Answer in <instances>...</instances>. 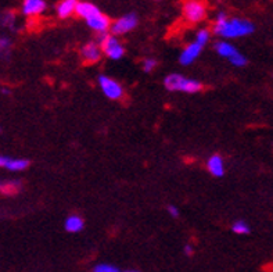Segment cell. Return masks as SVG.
<instances>
[{
    "label": "cell",
    "instance_id": "5bb4252c",
    "mask_svg": "<svg viewBox=\"0 0 273 272\" xmlns=\"http://www.w3.org/2000/svg\"><path fill=\"white\" fill-rule=\"evenodd\" d=\"M215 50H216V53H218L220 57H225L228 60L239 53V50L236 49L232 43L226 42V40H219V42H216V43H215Z\"/></svg>",
    "mask_w": 273,
    "mask_h": 272
},
{
    "label": "cell",
    "instance_id": "e0dca14e",
    "mask_svg": "<svg viewBox=\"0 0 273 272\" xmlns=\"http://www.w3.org/2000/svg\"><path fill=\"white\" fill-rule=\"evenodd\" d=\"M29 167V161L25 158H9L5 168L10 171H24Z\"/></svg>",
    "mask_w": 273,
    "mask_h": 272
},
{
    "label": "cell",
    "instance_id": "d4e9b609",
    "mask_svg": "<svg viewBox=\"0 0 273 272\" xmlns=\"http://www.w3.org/2000/svg\"><path fill=\"white\" fill-rule=\"evenodd\" d=\"M185 254H186V256H192V254H193V247L190 245L185 246Z\"/></svg>",
    "mask_w": 273,
    "mask_h": 272
},
{
    "label": "cell",
    "instance_id": "9a60e30c",
    "mask_svg": "<svg viewBox=\"0 0 273 272\" xmlns=\"http://www.w3.org/2000/svg\"><path fill=\"white\" fill-rule=\"evenodd\" d=\"M65 231H68L71 234H76L83 229V219L79 215H70L65 219Z\"/></svg>",
    "mask_w": 273,
    "mask_h": 272
},
{
    "label": "cell",
    "instance_id": "9c48e42d",
    "mask_svg": "<svg viewBox=\"0 0 273 272\" xmlns=\"http://www.w3.org/2000/svg\"><path fill=\"white\" fill-rule=\"evenodd\" d=\"M203 46L201 44H198L197 42H193V43L188 44L185 50L182 52V55L179 56V63L182 64V66H190L192 63L196 61L198 56L201 55V52H203Z\"/></svg>",
    "mask_w": 273,
    "mask_h": 272
},
{
    "label": "cell",
    "instance_id": "ac0fdd59",
    "mask_svg": "<svg viewBox=\"0 0 273 272\" xmlns=\"http://www.w3.org/2000/svg\"><path fill=\"white\" fill-rule=\"evenodd\" d=\"M209 39H211V32H209L208 29L203 28V29H198L197 31V33H196V40H194V42H197L198 44H201L204 48V46L209 42Z\"/></svg>",
    "mask_w": 273,
    "mask_h": 272
},
{
    "label": "cell",
    "instance_id": "83f0119b",
    "mask_svg": "<svg viewBox=\"0 0 273 272\" xmlns=\"http://www.w3.org/2000/svg\"><path fill=\"white\" fill-rule=\"evenodd\" d=\"M157 2H160V0H157Z\"/></svg>",
    "mask_w": 273,
    "mask_h": 272
},
{
    "label": "cell",
    "instance_id": "d6986e66",
    "mask_svg": "<svg viewBox=\"0 0 273 272\" xmlns=\"http://www.w3.org/2000/svg\"><path fill=\"white\" fill-rule=\"evenodd\" d=\"M232 231L237 235H247L250 234V226H248V223L246 221H236L233 225H232Z\"/></svg>",
    "mask_w": 273,
    "mask_h": 272
},
{
    "label": "cell",
    "instance_id": "30bf717a",
    "mask_svg": "<svg viewBox=\"0 0 273 272\" xmlns=\"http://www.w3.org/2000/svg\"><path fill=\"white\" fill-rule=\"evenodd\" d=\"M80 55H82V59L87 63H97L102 59V49L96 42H89L82 48Z\"/></svg>",
    "mask_w": 273,
    "mask_h": 272
},
{
    "label": "cell",
    "instance_id": "8992f818",
    "mask_svg": "<svg viewBox=\"0 0 273 272\" xmlns=\"http://www.w3.org/2000/svg\"><path fill=\"white\" fill-rule=\"evenodd\" d=\"M99 83L102 87L103 93L111 100H118L123 96V89L119 85V82H117L113 78H110L107 75L99 76Z\"/></svg>",
    "mask_w": 273,
    "mask_h": 272
},
{
    "label": "cell",
    "instance_id": "2e32d148",
    "mask_svg": "<svg viewBox=\"0 0 273 272\" xmlns=\"http://www.w3.org/2000/svg\"><path fill=\"white\" fill-rule=\"evenodd\" d=\"M20 191H21V182H18V180L0 182V192L5 195H16Z\"/></svg>",
    "mask_w": 273,
    "mask_h": 272
},
{
    "label": "cell",
    "instance_id": "5b68a950",
    "mask_svg": "<svg viewBox=\"0 0 273 272\" xmlns=\"http://www.w3.org/2000/svg\"><path fill=\"white\" fill-rule=\"evenodd\" d=\"M139 24V18L133 13H129L125 16L119 17L118 20L111 22V27H110V32L114 36H121L125 33H129L130 31H133L134 28L138 27Z\"/></svg>",
    "mask_w": 273,
    "mask_h": 272
},
{
    "label": "cell",
    "instance_id": "cb8c5ba5",
    "mask_svg": "<svg viewBox=\"0 0 273 272\" xmlns=\"http://www.w3.org/2000/svg\"><path fill=\"white\" fill-rule=\"evenodd\" d=\"M168 212H169V215H172L173 218L179 217V210H177V208L175 206L168 207Z\"/></svg>",
    "mask_w": 273,
    "mask_h": 272
},
{
    "label": "cell",
    "instance_id": "7402d4cb",
    "mask_svg": "<svg viewBox=\"0 0 273 272\" xmlns=\"http://www.w3.org/2000/svg\"><path fill=\"white\" fill-rule=\"evenodd\" d=\"M157 67V61L154 59H146L143 61V70L145 72H151Z\"/></svg>",
    "mask_w": 273,
    "mask_h": 272
},
{
    "label": "cell",
    "instance_id": "7a4b0ae2",
    "mask_svg": "<svg viewBox=\"0 0 273 272\" xmlns=\"http://www.w3.org/2000/svg\"><path fill=\"white\" fill-rule=\"evenodd\" d=\"M164 85L169 92L197 93L203 89V85L196 79H190L180 74H169L164 79Z\"/></svg>",
    "mask_w": 273,
    "mask_h": 272
},
{
    "label": "cell",
    "instance_id": "603a6c76",
    "mask_svg": "<svg viewBox=\"0 0 273 272\" xmlns=\"http://www.w3.org/2000/svg\"><path fill=\"white\" fill-rule=\"evenodd\" d=\"M11 46V42L9 38H0V52H5Z\"/></svg>",
    "mask_w": 273,
    "mask_h": 272
},
{
    "label": "cell",
    "instance_id": "8fae6325",
    "mask_svg": "<svg viewBox=\"0 0 273 272\" xmlns=\"http://www.w3.org/2000/svg\"><path fill=\"white\" fill-rule=\"evenodd\" d=\"M79 0H60L57 6H56V14L59 16V18L65 20L72 14H75L76 5Z\"/></svg>",
    "mask_w": 273,
    "mask_h": 272
},
{
    "label": "cell",
    "instance_id": "4fadbf2b",
    "mask_svg": "<svg viewBox=\"0 0 273 272\" xmlns=\"http://www.w3.org/2000/svg\"><path fill=\"white\" fill-rule=\"evenodd\" d=\"M99 10H100V9H99L96 5L90 3V2H83V0H79V2H78V5H76L75 14L79 17V18L86 20V18H89L90 16H93V14Z\"/></svg>",
    "mask_w": 273,
    "mask_h": 272
},
{
    "label": "cell",
    "instance_id": "ba28073f",
    "mask_svg": "<svg viewBox=\"0 0 273 272\" xmlns=\"http://www.w3.org/2000/svg\"><path fill=\"white\" fill-rule=\"evenodd\" d=\"M46 7V0H22L21 11L24 16L36 17L43 14Z\"/></svg>",
    "mask_w": 273,
    "mask_h": 272
},
{
    "label": "cell",
    "instance_id": "3957f363",
    "mask_svg": "<svg viewBox=\"0 0 273 272\" xmlns=\"http://www.w3.org/2000/svg\"><path fill=\"white\" fill-rule=\"evenodd\" d=\"M99 46L103 50V53L111 60H121L125 55V48L118 40L117 36L111 33H102L99 36Z\"/></svg>",
    "mask_w": 273,
    "mask_h": 272
},
{
    "label": "cell",
    "instance_id": "277c9868",
    "mask_svg": "<svg viewBox=\"0 0 273 272\" xmlns=\"http://www.w3.org/2000/svg\"><path fill=\"white\" fill-rule=\"evenodd\" d=\"M183 16L192 24H198L207 17V6L203 0H186L183 5Z\"/></svg>",
    "mask_w": 273,
    "mask_h": 272
},
{
    "label": "cell",
    "instance_id": "52a82bcc",
    "mask_svg": "<svg viewBox=\"0 0 273 272\" xmlns=\"http://www.w3.org/2000/svg\"><path fill=\"white\" fill-rule=\"evenodd\" d=\"M85 22L87 24V27L90 28L92 31H95V32L99 33V35L107 33L108 31H110V27H111V20H110L104 13H102V10L96 11L93 16L86 18Z\"/></svg>",
    "mask_w": 273,
    "mask_h": 272
},
{
    "label": "cell",
    "instance_id": "4316f807",
    "mask_svg": "<svg viewBox=\"0 0 273 272\" xmlns=\"http://www.w3.org/2000/svg\"><path fill=\"white\" fill-rule=\"evenodd\" d=\"M125 272H139V271H136V269H129V271H125Z\"/></svg>",
    "mask_w": 273,
    "mask_h": 272
},
{
    "label": "cell",
    "instance_id": "7c38bea8",
    "mask_svg": "<svg viewBox=\"0 0 273 272\" xmlns=\"http://www.w3.org/2000/svg\"><path fill=\"white\" fill-rule=\"evenodd\" d=\"M207 168H208L209 174L214 175L216 178H220L225 175V164H223V158L220 157L219 154H214L208 158L207 161Z\"/></svg>",
    "mask_w": 273,
    "mask_h": 272
},
{
    "label": "cell",
    "instance_id": "6da1fadb",
    "mask_svg": "<svg viewBox=\"0 0 273 272\" xmlns=\"http://www.w3.org/2000/svg\"><path fill=\"white\" fill-rule=\"evenodd\" d=\"M255 31V27L250 20L246 18H229L226 13L220 11L215 17L214 33L220 38L237 39L251 35Z\"/></svg>",
    "mask_w": 273,
    "mask_h": 272
},
{
    "label": "cell",
    "instance_id": "ffe728a7",
    "mask_svg": "<svg viewBox=\"0 0 273 272\" xmlns=\"http://www.w3.org/2000/svg\"><path fill=\"white\" fill-rule=\"evenodd\" d=\"M229 61H231V64H233L235 67H244V66H247V63H248L246 56L241 55L240 52H239L237 55L233 56V57H231Z\"/></svg>",
    "mask_w": 273,
    "mask_h": 272
},
{
    "label": "cell",
    "instance_id": "484cf974",
    "mask_svg": "<svg viewBox=\"0 0 273 272\" xmlns=\"http://www.w3.org/2000/svg\"><path fill=\"white\" fill-rule=\"evenodd\" d=\"M7 161H9V157H3V156H0V167H6Z\"/></svg>",
    "mask_w": 273,
    "mask_h": 272
},
{
    "label": "cell",
    "instance_id": "44dd1931",
    "mask_svg": "<svg viewBox=\"0 0 273 272\" xmlns=\"http://www.w3.org/2000/svg\"><path fill=\"white\" fill-rule=\"evenodd\" d=\"M93 272H121L117 267H114L111 264H99L93 268Z\"/></svg>",
    "mask_w": 273,
    "mask_h": 272
}]
</instances>
